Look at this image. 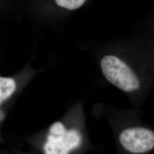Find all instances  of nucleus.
Listing matches in <instances>:
<instances>
[{
	"mask_svg": "<svg viewBox=\"0 0 154 154\" xmlns=\"http://www.w3.org/2000/svg\"><path fill=\"white\" fill-rule=\"evenodd\" d=\"M100 68L106 79L122 91L133 92L140 88V83L134 70L125 61L116 55H105Z\"/></svg>",
	"mask_w": 154,
	"mask_h": 154,
	"instance_id": "f257e3e1",
	"label": "nucleus"
},
{
	"mask_svg": "<svg viewBox=\"0 0 154 154\" xmlns=\"http://www.w3.org/2000/svg\"><path fill=\"white\" fill-rule=\"evenodd\" d=\"M81 140L78 130H67L62 123L55 122L50 127L44 147L45 154H69L79 146Z\"/></svg>",
	"mask_w": 154,
	"mask_h": 154,
	"instance_id": "f03ea898",
	"label": "nucleus"
},
{
	"mask_svg": "<svg viewBox=\"0 0 154 154\" xmlns=\"http://www.w3.org/2000/svg\"><path fill=\"white\" fill-rule=\"evenodd\" d=\"M119 141L127 151L133 154H143L154 148V133L143 127L128 128L121 133Z\"/></svg>",
	"mask_w": 154,
	"mask_h": 154,
	"instance_id": "7ed1b4c3",
	"label": "nucleus"
},
{
	"mask_svg": "<svg viewBox=\"0 0 154 154\" xmlns=\"http://www.w3.org/2000/svg\"><path fill=\"white\" fill-rule=\"evenodd\" d=\"M16 88V84L13 79L0 77V105L11 96Z\"/></svg>",
	"mask_w": 154,
	"mask_h": 154,
	"instance_id": "20e7f679",
	"label": "nucleus"
},
{
	"mask_svg": "<svg viewBox=\"0 0 154 154\" xmlns=\"http://www.w3.org/2000/svg\"><path fill=\"white\" fill-rule=\"evenodd\" d=\"M55 1L56 4L61 8L74 11L81 8L86 0H55Z\"/></svg>",
	"mask_w": 154,
	"mask_h": 154,
	"instance_id": "39448f33",
	"label": "nucleus"
}]
</instances>
